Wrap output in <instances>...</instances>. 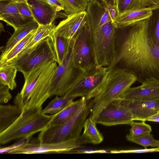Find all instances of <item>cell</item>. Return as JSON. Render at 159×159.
I'll use <instances>...</instances> for the list:
<instances>
[{
    "label": "cell",
    "instance_id": "obj_4",
    "mask_svg": "<svg viewBox=\"0 0 159 159\" xmlns=\"http://www.w3.org/2000/svg\"><path fill=\"white\" fill-rule=\"evenodd\" d=\"M136 81V76L129 71L116 67L108 68L101 92L92 99L93 105L89 117L96 122L102 109Z\"/></svg>",
    "mask_w": 159,
    "mask_h": 159
},
{
    "label": "cell",
    "instance_id": "obj_45",
    "mask_svg": "<svg viewBox=\"0 0 159 159\" xmlns=\"http://www.w3.org/2000/svg\"><path fill=\"white\" fill-rule=\"evenodd\" d=\"M23 0H0L1 2L8 1L9 2H15L19 1H23Z\"/></svg>",
    "mask_w": 159,
    "mask_h": 159
},
{
    "label": "cell",
    "instance_id": "obj_3",
    "mask_svg": "<svg viewBox=\"0 0 159 159\" xmlns=\"http://www.w3.org/2000/svg\"><path fill=\"white\" fill-rule=\"evenodd\" d=\"M81 98V100L77 110L70 119L61 125L48 126L40 132L38 137L40 143H59L80 137L93 105V99Z\"/></svg>",
    "mask_w": 159,
    "mask_h": 159
},
{
    "label": "cell",
    "instance_id": "obj_21",
    "mask_svg": "<svg viewBox=\"0 0 159 159\" xmlns=\"http://www.w3.org/2000/svg\"><path fill=\"white\" fill-rule=\"evenodd\" d=\"M151 9L127 11L118 15L114 21L117 27L126 25L139 20L149 18L153 13Z\"/></svg>",
    "mask_w": 159,
    "mask_h": 159
},
{
    "label": "cell",
    "instance_id": "obj_7",
    "mask_svg": "<svg viewBox=\"0 0 159 159\" xmlns=\"http://www.w3.org/2000/svg\"><path fill=\"white\" fill-rule=\"evenodd\" d=\"M117 28L115 21H110L91 30L98 68H108L114 59Z\"/></svg>",
    "mask_w": 159,
    "mask_h": 159
},
{
    "label": "cell",
    "instance_id": "obj_13",
    "mask_svg": "<svg viewBox=\"0 0 159 159\" xmlns=\"http://www.w3.org/2000/svg\"><path fill=\"white\" fill-rule=\"evenodd\" d=\"M114 100H118L122 105L129 109L134 120L145 121L159 111V99L148 101Z\"/></svg>",
    "mask_w": 159,
    "mask_h": 159
},
{
    "label": "cell",
    "instance_id": "obj_6",
    "mask_svg": "<svg viewBox=\"0 0 159 159\" xmlns=\"http://www.w3.org/2000/svg\"><path fill=\"white\" fill-rule=\"evenodd\" d=\"M74 39H71L69 51L61 65L57 66L51 84V96H64L87 74L76 67L73 60Z\"/></svg>",
    "mask_w": 159,
    "mask_h": 159
},
{
    "label": "cell",
    "instance_id": "obj_35",
    "mask_svg": "<svg viewBox=\"0 0 159 159\" xmlns=\"http://www.w3.org/2000/svg\"><path fill=\"white\" fill-rule=\"evenodd\" d=\"M17 8L23 17L28 22L34 20L32 13L28 5L27 0L16 2Z\"/></svg>",
    "mask_w": 159,
    "mask_h": 159
},
{
    "label": "cell",
    "instance_id": "obj_26",
    "mask_svg": "<svg viewBox=\"0 0 159 159\" xmlns=\"http://www.w3.org/2000/svg\"><path fill=\"white\" fill-rule=\"evenodd\" d=\"M38 28V27H37ZM37 28L34 30L16 44L4 55L0 57V64L7 62L16 57L25 48L36 33Z\"/></svg>",
    "mask_w": 159,
    "mask_h": 159
},
{
    "label": "cell",
    "instance_id": "obj_32",
    "mask_svg": "<svg viewBox=\"0 0 159 159\" xmlns=\"http://www.w3.org/2000/svg\"><path fill=\"white\" fill-rule=\"evenodd\" d=\"M145 122L142 121L137 122L133 121L130 125L129 134L128 135L130 137H136L151 133L152 131L151 126Z\"/></svg>",
    "mask_w": 159,
    "mask_h": 159
},
{
    "label": "cell",
    "instance_id": "obj_9",
    "mask_svg": "<svg viewBox=\"0 0 159 159\" xmlns=\"http://www.w3.org/2000/svg\"><path fill=\"white\" fill-rule=\"evenodd\" d=\"M108 68L101 67L88 72L81 80L64 95L93 99L101 92L106 80Z\"/></svg>",
    "mask_w": 159,
    "mask_h": 159
},
{
    "label": "cell",
    "instance_id": "obj_30",
    "mask_svg": "<svg viewBox=\"0 0 159 159\" xmlns=\"http://www.w3.org/2000/svg\"><path fill=\"white\" fill-rule=\"evenodd\" d=\"M64 7V11L68 15L79 13L86 10V0H59Z\"/></svg>",
    "mask_w": 159,
    "mask_h": 159
},
{
    "label": "cell",
    "instance_id": "obj_27",
    "mask_svg": "<svg viewBox=\"0 0 159 159\" xmlns=\"http://www.w3.org/2000/svg\"><path fill=\"white\" fill-rule=\"evenodd\" d=\"M75 98L72 96L58 95L52 100L43 109L41 112L44 114L52 115L57 114L64 108Z\"/></svg>",
    "mask_w": 159,
    "mask_h": 159
},
{
    "label": "cell",
    "instance_id": "obj_31",
    "mask_svg": "<svg viewBox=\"0 0 159 159\" xmlns=\"http://www.w3.org/2000/svg\"><path fill=\"white\" fill-rule=\"evenodd\" d=\"M145 9H159V0H134L131 2L126 11Z\"/></svg>",
    "mask_w": 159,
    "mask_h": 159
},
{
    "label": "cell",
    "instance_id": "obj_19",
    "mask_svg": "<svg viewBox=\"0 0 159 159\" xmlns=\"http://www.w3.org/2000/svg\"><path fill=\"white\" fill-rule=\"evenodd\" d=\"M48 62L34 69L24 77L25 80L23 87L20 92L16 95L14 100V104L17 105L21 110L23 109L24 103L30 96L38 78Z\"/></svg>",
    "mask_w": 159,
    "mask_h": 159
},
{
    "label": "cell",
    "instance_id": "obj_46",
    "mask_svg": "<svg viewBox=\"0 0 159 159\" xmlns=\"http://www.w3.org/2000/svg\"><path fill=\"white\" fill-rule=\"evenodd\" d=\"M86 0L88 2L93 1L94 0Z\"/></svg>",
    "mask_w": 159,
    "mask_h": 159
},
{
    "label": "cell",
    "instance_id": "obj_40",
    "mask_svg": "<svg viewBox=\"0 0 159 159\" xmlns=\"http://www.w3.org/2000/svg\"><path fill=\"white\" fill-rule=\"evenodd\" d=\"M48 4L54 8L57 12L64 10V7L59 0H45Z\"/></svg>",
    "mask_w": 159,
    "mask_h": 159
},
{
    "label": "cell",
    "instance_id": "obj_15",
    "mask_svg": "<svg viewBox=\"0 0 159 159\" xmlns=\"http://www.w3.org/2000/svg\"><path fill=\"white\" fill-rule=\"evenodd\" d=\"M86 11L68 16L56 26L54 34L68 39H73L85 21Z\"/></svg>",
    "mask_w": 159,
    "mask_h": 159
},
{
    "label": "cell",
    "instance_id": "obj_42",
    "mask_svg": "<svg viewBox=\"0 0 159 159\" xmlns=\"http://www.w3.org/2000/svg\"><path fill=\"white\" fill-rule=\"evenodd\" d=\"M102 2L106 6H116V0H101Z\"/></svg>",
    "mask_w": 159,
    "mask_h": 159
},
{
    "label": "cell",
    "instance_id": "obj_24",
    "mask_svg": "<svg viewBox=\"0 0 159 159\" xmlns=\"http://www.w3.org/2000/svg\"><path fill=\"white\" fill-rule=\"evenodd\" d=\"M50 37L53 43L57 63L58 65H61L69 51L71 39L55 34L54 33Z\"/></svg>",
    "mask_w": 159,
    "mask_h": 159
},
{
    "label": "cell",
    "instance_id": "obj_12",
    "mask_svg": "<svg viewBox=\"0 0 159 159\" xmlns=\"http://www.w3.org/2000/svg\"><path fill=\"white\" fill-rule=\"evenodd\" d=\"M134 121L132 115L127 108L114 100L101 110L96 120L97 124L107 126L130 125Z\"/></svg>",
    "mask_w": 159,
    "mask_h": 159
},
{
    "label": "cell",
    "instance_id": "obj_37",
    "mask_svg": "<svg viewBox=\"0 0 159 159\" xmlns=\"http://www.w3.org/2000/svg\"><path fill=\"white\" fill-rule=\"evenodd\" d=\"M20 139L19 141L10 146L6 147H1L0 148V153L8 154L10 152L26 144L29 142L30 140V139H27L25 138H22Z\"/></svg>",
    "mask_w": 159,
    "mask_h": 159
},
{
    "label": "cell",
    "instance_id": "obj_20",
    "mask_svg": "<svg viewBox=\"0 0 159 159\" xmlns=\"http://www.w3.org/2000/svg\"><path fill=\"white\" fill-rule=\"evenodd\" d=\"M38 25V23L34 20H33L23 27L14 30L6 44L0 47V57L4 55L32 31L37 28Z\"/></svg>",
    "mask_w": 159,
    "mask_h": 159
},
{
    "label": "cell",
    "instance_id": "obj_47",
    "mask_svg": "<svg viewBox=\"0 0 159 159\" xmlns=\"http://www.w3.org/2000/svg\"><path fill=\"white\" fill-rule=\"evenodd\" d=\"M133 0H132V1H131V2H132V1H133Z\"/></svg>",
    "mask_w": 159,
    "mask_h": 159
},
{
    "label": "cell",
    "instance_id": "obj_25",
    "mask_svg": "<svg viewBox=\"0 0 159 159\" xmlns=\"http://www.w3.org/2000/svg\"><path fill=\"white\" fill-rule=\"evenodd\" d=\"M81 100V98L76 101H72L59 113L53 115L48 126L61 125L68 120L76 112Z\"/></svg>",
    "mask_w": 159,
    "mask_h": 159
},
{
    "label": "cell",
    "instance_id": "obj_29",
    "mask_svg": "<svg viewBox=\"0 0 159 159\" xmlns=\"http://www.w3.org/2000/svg\"><path fill=\"white\" fill-rule=\"evenodd\" d=\"M56 26L53 22L46 25H39L34 37L22 51L32 47L42 40L50 37L54 33Z\"/></svg>",
    "mask_w": 159,
    "mask_h": 159
},
{
    "label": "cell",
    "instance_id": "obj_10",
    "mask_svg": "<svg viewBox=\"0 0 159 159\" xmlns=\"http://www.w3.org/2000/svg\"><path fill=\"white\" fill-rule=\"evenodd\" d=\"M57 64L55 61H52L47 64L38 78L33 89L24 103L22 110L32 107H42L44 102L51 97V84Z\"/></svg>",
    "mask_w": 159,
    "mask_h": 159
},
{
    "label": "cell",
    "instance_id": "obj_16",
    "mask_svg": "<svg viewBox=\"0 0 159 159\" xmlns=\"http://www.w3.org/2000/svg\"><path fill=\"white\" fill-rule=\"evenodd\" d=\"M34 20L38 25L52 23L57 16V11L45 0H27Z\"/></svg>",
    "mask_w": 159,
    "mask_h": 159
},
{
    "label": "cell",
    "instance_id": "obj_44",
    "mask_svg": "<svg viewBox=\"0 0 159 159\" xmlns=\"http://www.w3.org/2000/svg\"><path fill=\"white\" fill-rule=\"evenodd\" d=\"M153 147H159V140H156Z\"/></svg>",
    "mask_w": 159,
    "mask_h": 159
},
{
    "label": "cell",
    "instance_id": "obj_14",
    "mask_svg": "<svg viewBox=\"0 0 159 159\" xmlns=\"http://www.w3.org/2000/svg\"><path fill=\"white\" fill-rule=\"evenodd\" d=\"M114 99L139 101L158 100L159 84L143 83L139 86L130 87Z\"/></svg>",
    "mask_w": 159,
    "mask_h": 159
},
{
    "label": "cell",
    "instance_id": "obj_17",
    "mask_svg": "<svg viewBox=\"0 0 159 159\" xmlns=\"http://www.w3.org/2000/svg\"><path fill=\"white\" fill-rule=\"evenodd\" d=\"M86 11L91 30H94L108 22L112 21L107 7L98 0L88 2Z\"/></svg>",
    "mask_w": 159,
    "mask_h": 159
},
{
    "label": "cell",
    "instance_id": "obj_2",
    "mask_svg": "<svg viewBox=\"0 0 159 159\" xmlns=\"http://www.w3.org/2000/svg\"><path fill=\"white\" fill-rule=\"evenodd\" d=\"M42 107L23 109L18 118L9 127L0 133V144L3 145L16 139H28L49 125L53 115L41 112Z\"/></svg>",
    "mask_w": 159,
    "mask_h": 159
},
{
    "label": "cell",
    "instance_id": "obj_18",
    "mask_svg": "<svg viewBox=\"0 0 159 159\" xmlns=\"http://www.w3.org/2000/svg\"><path fill=\"white\" fill-rule=\"evenodd\" d=\"M0 20L13 27L14 30L31 21L28 22L23 17L16 2H13L0 3Z\"/></svg>",
    "mask_w": 159,
    "mask_h": 159
},
{
    "label": "cell",
    "instance_id": "obj_28",
    "mask_svg": "<svg viewBox=\"0 0 159 159\" xmlns=\"http://www.w3.org/2000/svg\"><path fill=\"white\" fill-rule=\"evenodd\" d=\"M17 71L14 66L0 65V84L7 86L11 90L15 89L17 86L15 78Z\"/></svg>",
    "mask_w": 159,
    "mask_h": 159
},
{
    "label": "cell",
    "instance_id": "obj_33",
    "mask_svg": "<svg viewBox=\"0 0 159 159\" xmlns=\"http://www.w3.org/2000/svg\"><path fill=\"white\" fill-rule=\"evenodd\" d=\"M149 20L153 40L155 44L159 46V9L153 11Z\"/></svg>",
    "mask_w": 159,
    "mask_h": 159
},
{
    "label": "cell",
    "instance_id": "obj_38",
    "mask_svg": "<svg viewBox=\"0 0 159 159\" xmlns=\"http://www.w3.org/2000/svg\"><path fill=\"white\" fill-rule=\"evenodd\" d=\"M159 152V147L144 149H132L127 150H122L120 151H113L112 152L114 153H143L147 152Z\"/></svg>",
    "mask_w": 159,
    "mask_h": 159
},
{
    "label": "cell",
    "instance_id": "obj_1",
    "mask_svg": "<svg viewBox=\"0 0 159 159\" xmlns=\"http://www.w3.org/2000/svg\"><path fill=\"white\" fill-rule=\"evenodd\" d=\"M132 72L137 81L159 84V46L153 40L149 18L117 27L116 54L108 68Z\"/></svg>",
    "mask_w": 159,
    "mask_h": 159
},
{
    "label": "cell",
    "instance_id": "obj_23",
    "mask_svg": "<svg viewBox=\"0 0 159 159\" xmlns=\"http://www.w3.org/2000/svg\"><path fill=\"white\" fill-rule=\"evenodd\" d=\"M96 122L90 117L86 119L84 125V131L80 136L84 144L101 143L103 137L97 128Z\"/></svg>",
    "mask_w": 159,
    "mask_h": 159
},
{
    "label": "cell",
    "instance_id": "obj_11",
    "mask_svg": "<svg viewBox=\"0 0 159 159\" xmlns=\"http://www.w3.org/2000/svg\"><path fill=\"white\" fill-rule=\"evenodd\" d=\"M84 143L80 137L76 139L52 143L26 144L10 152V154H36L52 153H68L80 148Z\"/></svg>",
    "mask_w": 159,
    "mask_h": 159
},
{
    "label": "cell",
    "instance_id": "obj_43",
    "mask_svg": "<svg viewBox=\"0 0 159 159\" xmlns=\"http://www.w3.org/2000/svg\"><path fill=\"white\" fill-rule=\"evenodd\" d=\"M146 121L159 122V111L155 115L148 118Z\"/></svg>",
    "mask_w": 159,
    "mask_h": 159
},
{
    "label": "cell",
    "instance_id": "obj_8",
    "mask_svg": "<svg viewBox=\"0 0 159 159\" xmlns=\"http://www.w3.org/2000/svg\"><path fill=\"white\" fill-rule=\"evenodd\" d=\"M73 39V60L74 65L87 72L98 68L87 17Z\"/></svg>",
    "mask_w": 159,
    "mask_h": 159
},
{
    "label": "cell",
    "instance_id": "obj_39",
    "mask_svg": "<svg viewBox=\"0 0 159 159\" xmlns=\"http://www.w3.org/2000/svg\"><path fill=\"white\" fill-rule=\"evenodd\" d=\"M132 1V0H116V6L118 15L126 11Z\"/></svg>",
    "mask_w": 159,
    "mask_h": 159
},
{
    "label": "cell",
    "instance_id": "obj_5",
    "mask_svg": "<svg viewBox=\"0 0 159 159\" xmlns=\"http://www.w3.org/2000/svg\"><path fill=\"white\" fill-rule=\"evenodd\" d=\"M52 61L57 62V57L52 39L48 37L32 47L22 51L10 61L0 64V65L14 66L24 77L34 69Z\"/></svg>",
    "mask_w": 159,
    "mask_h": 159
},
{
    "label": "cell",
    "instance_id": "obj_22",
    "mask_svg": "<svg viewBox=\"0 0 159 159\" xmlns=\"http://www.w3.org/2000/svg\"><path fill=\"white\" fill-rule=\"evenodd\" d=\"M21 112V109L16 105L0 104V133L10 126Z\"/></svg>",
    "mask_w": 159,
    "mask_h": 159
},
{
    "label": "cell",
    "instance_id": "obj_36",
    "mask_svg": "<svg viewBox=\"0 0 159 159\" xmlns=\"http://www.w3.org/2000/svg\"><path fill=\"white\" fill-rule=\"evenodd\" d=\"M9 89L7 86L0 84V104L7 103L11 99Z\"/></svg>",
    "mask_w": 159,
    "mask_h": 159
},
{
    "label": "cell",
    "instance_id": "obj_41",
    "mask_svg": "<svg viewBox=\"0 0 159 159\" xmlns=\"http://www.w3.org/2000/svg\"><path fill=\"white\" fill-rule=\"evenodd\" d=\"M107 7L112 20L114 21L115 19L118 15L116 6H109Z\"/></svg>",
    "mask_w": 159,
    "mask_h": 159
},
{
    "label": "cell",
    "instance_id": "obj_34",
    "mask_svg": "<svg viewBox=\"0 0 159 159\" xmlns=\"http://www.w3.org/2000/svg\"><path fill=\"white\" fill-rule=\"evenodd\" d=\"M126 138L128 141L142 146L145 148L149 146L153 147L156 140L154 139L151 133L136 137H130L127 135Z\"/></svg>",
    "mask_w": 159,
    "mask_h": 159
}]
</instances>
